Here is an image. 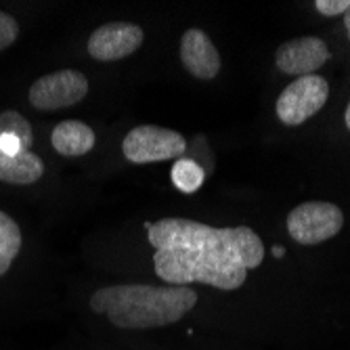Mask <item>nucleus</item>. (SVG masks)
Returning <instances> with one entry per match:
<instances>
[{"mask_svg":"<svg viewBox=\"0 0 350 350\" xmlns=\"http://www.w3.org/2000/svg\"><path fill=\"white\" fill-rule=\"evenodd\" d=\"M204 180H206L204 168L193 160L180 157V160H176V164L172 166V183L178 191H183V193H196V191L204 185Z\"/></svg>","mask_w":350,"mask_h":350,"instance_id":"obj_14","label":"nucleus"},{"mask_svg":"<svg viewBox=\"0 0 350 350\" xmlns=\"http://www.w3.org/2000/svg\"><path fill=\"white\" fill-rule=\"evenodd\" d=\"M344 227V214L329 202H304L288 216V233L302 245H317L336 237Z\"/></svg>","mask_w":350,"mask_h":350,"instance_id":"obj_4","label":"nucleus"},{"mask_svg":"<svg viewBox=\"0 0 350 350\" xmlns=\"http://www.w3.org/2000/svg\"><path fill=\"white\" fill-rule=\"evenodd\" d=\"M329 84L321 76H302L296 78L290 86L279 94L277 99V118L285 126H300L310 120L314 113H319L321 107L327 103Z\"/></svg>","mask_w":350,"mask_h":350,"instance_id":"obj_5","label":"nucleus"},{"mask_svg":"<svg viewBox=\"0 0 350 350\" xmlns=\"http://www.w3.org/2000/svg\"><path fill=\"white\" fill-rule=\"evenodd\" d=\"M187 151V141L180 133L162 126L143 124L133 129L122 141V153L133 164H151L180 160Z\"/></svg>","mask_w":350,"mask_h":350,"instance_id":"obj_3","label":"nucleus"},{"mask_svg":"<svg viewBox=\"0 0 350 350\" xmlns=\"http://www.w3.org/2000/svg\"><path fill=\"white\" fill-rule=\"evenodd\" d=\"M31 143H34V131L19 111L7 109L0 113V153L13 155L29 151Z\"/></svg>","mask_w":350,"mask_h":350,"instance_id":"obj_12","label":"nucleus"},{"mask_svg":"<svg viewBox=\"0 0 350 350\" xmlns=\"http://www.w3.org/2000/svg\"><path fill=\"white\" fill-rule=\"evenodd\" d=\"M19 36V23L9 13L0 11V51L9 49Z\"/></svg>","mask_w":350,"mask_h":350,"instance_id":"obj_15","label":"nucleus"},{"mask_svg":"<svg viewBox=\"0 0 350 350\" xmlns=\"http://www.w3.org/2000/svg\"><path fill=\"white\" fill-rule=\"evenodd\" d=\"M145 34L135 23L111 21L97 27L88 38V55L97 61H118L131 57L143 44Z\"/></svg>","mask_w":350,"mask_h":350,"instance_id":"obj_7","label":"nucleus"},{"mask_svg":"<svg viewBox=\"0 0 350 350\" xmlns=\"http://www.w3.org/2000/svg\"><path fill=\"white\" fill-rule=\"evenodd\" d=\"M44 174V162L36 153L19 151L13 155L0 153V180L9 185H34Z\"/></svg>","mask_w":350,"mask_h":350,"instance_id":"obj_11","label":"nucleus"},{"mask_svg":"<svg viewBox=\"0 0 350 350\" xmlns=\"http://www.w3.org/2000/svg\"><path fill=\"white\" fill-rule=\"evenodd\" d=\"M51 143L57 153L66 157H78V155L88 153L94 147L97 137H94V131L88 124L78 122V120H66L55 126V131L51 135Z\"/></svg>","mask_w":350,"mask_h":350,"instance_id":"obj_10","label":"nucleus"},{"mask_svg":"<svg viewBox=\"0 0 350 350\" xmlns=\"http://www.w3.org/2000/svg\"><path fill=\"white\" fill-rule=\"evenodd\" d=\"M88 92V80L82 72L59 70L38 78L29 88V103L40 111H57L80 103Z\"/></svg>","mask_w":350,"mask_h":350,"instance_id":"obj_6","label":"nucleus"},{"mask_svg":"<svg viewBox=\"0 0 350 350\" xmlns=\"http://www.w3.org/2000/svg\"><path fill=\"white\" fill-rule=\"evenodd\" d=\"M198 304V292L189 285H143L122 283L107 285L90 296V308L122 329H149L166 327Z\"/></svg>","mask_w":350,"mask_h":350,"instance_id":"obj_2","label":"nucleus"},{"mask_svg":"<svg viewBox=\"0 0 350 350\" xmlns=\"http://www.w3.org/2000/svg\"><path fill=\"white\" fill-rule=\"evenodd\" d=\"M180 61L185 70L198 80H212L220 72V55L206 31L191 27L180 40Z\"/></svg>","mask_w":350,"mask_h":350,"instance_id":"obj_9","label":"nucleus"},{"mask_svg":"<svg viewBox=\"0 0 350 350\" xmlns=\"http://www.w3.org/2000/svg\"><path fill=\"white\" fill-rule=\"evenodd\" d=\"M344 122H346V129L350 131V103H348V107H346V113H344Z\"/></svg>","mask_w":350,"mask_h":350,"instance_id":"obj_18","label":"nucleus"},{"mask_svg":"<svg viewBox=\"0 0 350 350\" xmlns=\"http://www.w3.org/2000/svg\"><path fill=\"white\" fill-rule=\"evenodd\" d=\"M314 7L325 17H336L350 9V0H317Z\"/></svg>","mask_w":350,"mask_h":350,"instance_id":"obj_16","label":"nucleus"},{"mask_svg":"<svg viewBox=\"0 0 350 350\" xmlns=\"http://www.w3.org/2000/svg\"><path fill=\"white\" fill-rule=\"evenodd\" d=\"M19 250H21L19 225L7 212L0 210V277L11 269Z\"/></svg>","mask_w":350,"mask_h":350,"instance_id":"obj_13","label":"nucleus"},{"mask_svg":"<svg viewBox=\"0 0 350 350\" xmlns=\"http://www.w3.org/2000/svg\"><path fill=\"white\" fill-rule=\"evenodd\" d=\"M329 59V49L321 38L306 36L283 42L275 53V66L285 76H312Z\"/></svg>","mask_w":350,"mask_h":350,"instance_id":"obj_8","label":"nucleus"},{"mask_svg":"<svg viewBox=\"0 0 350 350\" xmlns=\"http://www.w3.org/2000/svg\"><path fill=\"white\" fill-rule=\"evenodd\" d=\"M155 275L168 285L204 283L233 292L247 271L262 265L267 250L250 227H210L189 218H162L147 225Z\"/></svg>","mask_w":350,"mask_h":350,"instance_id":"obj_1","label":"nucleus"},{"mask_svg":"<svg viewBox=\"0 0 350 350\" xmlns=\"http://www.w3.org/2000/svg\"><path fill=\"white\" fill-rule=\"evenodd\" d=\"M344 25H346V31H348V38H350V9L344 13Z\"/></svg>","mask_w":350,"mask_h":350,"instance_id":"obj_17","label":"nucleus"}]
</instances>
